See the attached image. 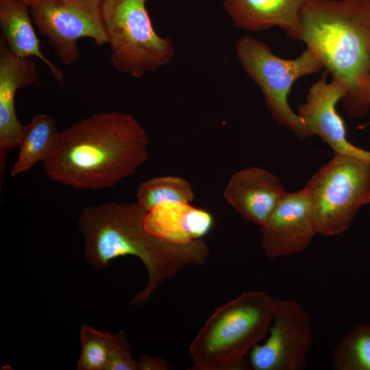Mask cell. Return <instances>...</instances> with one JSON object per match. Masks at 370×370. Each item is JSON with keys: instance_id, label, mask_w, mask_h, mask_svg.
<instances>
[{"instance_id": "obj_1", "label": "cell", "mask_w": 370, "mask_h": 370, "mask_svg": "<svg viewBox=\"0 0 370 370\" xmlns=\"http://www.w3.org/2000/svg\"><path fill=\"white\" fill-rule=\"evenodd\" d=\"M149 138L130 113H95L59 132L44 161L53 182L78 189L113 187L149 156Z\"/></svg>"}, {"instance_id": "obj_2", "label": "cell", "mask_w": 370, "mask_h": 370, "mask_svg": "<svg viewBox=\"0 0 370 370\" xmlns=\"http://www.w3.org/2000/svg\"><path fill=\"white\" fill-rule=\"evenodd\" d=\"M147 212L137 202L110 201L85 207L77 221L84 257L92 268L106 269L111 260L125 256H136L145 264L148 281L129 302L132 306L146 303L180 269L205 264L210 252L202 239L181 245L153 235L145 227Z\"/></svg>"}, {"instance_id": "obj_3", "label": "cell", "mask_w": 370, "mask_h": 370, "mask_svg": "<svg viewBox=\"0 0 370 370\" xmlns=\"http://www.w3.org/2000/svg\"><path fill=\"white\" fill-rule=\"evenodd\" d=\"M299 23V40L346 86L347 114L364 116L369 108L364 87L370 75V0H306Z\"/></svg>"}, {"instance_id": "obj_4", "label": "cell", "mask_w": 370, "mask_h": 370, "mask_svg": "<svg viewBox=\"0 0 370 370\" xmlns=\"http://www.w3.org/2000/svg\"><path fill=\"white\" fill-rule=\"evenodd\" d=\"M275 299L263 291H249L218 308L190 344L194 369H249L245 356L269 330Z\"/></svg>"}, {"instance_id": "obj_5", "label": "cell", "mask_w": 370, "mask_h": 370, "mask_svg": "<svg viewBox=\"0 0 370 370\" xmlns=\"http://www.w3.org/2000/svg\"><path fill=\"white\" fill-rule=\"evenodd\" d=\"M151 0H103L102 16L116 71L141 78L169 64L175 49L155 31L146 3Z\"/></svg>"}, {"instance_id": "obj_6", "label": "cell", "mask_w": 370, "mask_h": 370, "mask_svg": "<svg viewBox=\"0 0 370 370\" xmlns=\"http://www.w3.org/2000/svg\"><path fill=\"white\" fill-rule=\"evenodd\" d=\"M319 234L336 236L348 229L370 198V161L335 153L306 183Z\"/></svg>"}, {"instance_id": "obj_7", "label": "cell", "mask_w": 370, "mask_h": 370, "mask_svg": "<svg viewBox=\"0 0 370 370\" xmlns=\"http://www.w3.org/2000/svg\"><path fill=\"white\" fill-rule=\"evenodd\" d=\"M235 51L247 75L262 92L273 119L299 138L310 137L301 117L290 108L287 97L298 78L324 68L316 54L306 48L296 58L283 59L275 56L263 41L248 35L238 40Z\"/></svg>"}, {"instance_id": "obj_8", "label": "cell", "mask_w": 370, "mask_h": 370, "mask_svg": "<svg viewBox=\"0 0 370 370\" xmlns=\"http://www.w3.org/2000/svg\"><path fill=\"white\" fill-rule=\"evenodd\" d=\"M102 1L41 0L30 8L33 23L63 64L79 59L80 38H91L99 46L108 43Z\"/></svg>"}, {"instance_id": "obj_9", "label": "cell", "mask_w": 370, "mask_h": 370, "mask_svg": "<svg viewBox=\"0 0 370 370\" xmlns=\"http://www.w3.org/2000/svg\"><path fill=\"white\" fill-rule=\"evenodd\" d=\"M275 299L269 337L250 350L249 366L254 370H304L313 341L311 317L297 301Z\"/></svg>"}, {"instance_id": "obj_10", "label": "cell", "mask_w": 370, "mask_h": 370, "mask_svg": "<svg viewBox=\"0 0 370 370\" xmlns=\"http://www.w3.org/2000/svg\"><path fill=\"white\" fill-rule=\"evenodd\" d=\"M261 232L262 250L271 259L301 253L308 247L319 232L304 188L286 193Z\"/></svg>"}, {"instance_id": "obj_11", "label": "cell", "mask_w": 370, "mask_h": 370, "mask_svg": "<svg viewBox=\"0 0 370 370\" xmlns=\"http://www.w3.org/2000/svg\"><path fill=\"white\" fill-rule=\"evenodd\" d=\"M326 73L314 83L308 90L306 101L298 106L310 136H319L335 153L353 156L370 161V151L352 144L347 138L343 119L336 105L345 97L347 88L340 80L326 81Z\"/></svg>"}, {"instance_id": "obj_12", "label": "cell", "mask_w": 370, "mask_h": 370, "mask_svg": "<svg viewBox=\"0 0 370 370\" xmlns=\"http://www.w3.org/2000/svg\"><path fill=\"white\" fill-rule=\"evenodd\" d=\"M36 64L30 58L14 54L0 38V187L3 186L6 159L17 147L24 125L15 111V96L23 88L37 83Z\"/></svg>"}, {"instance_id": "obj_13", "label": "cell", "mask_w": 370, "mask_h": 370, "mask_svg": "<svg viewBox=\"0 0 370 370\" xmlns=\"http://www.w3.org/2000/svg\"><path fill=\"white\" fill-rule=\"evenodd\" d=\"M286 193L274 174L251 166L232 174L223 197L244 219L262 227Z\"/></svg>"}, {"instance_id": "obj_14", "label": "cell", "mask_w": 370, "mask_h": 370, "mask_svg": "<svg viewBox=\"0 0 370 370\" xmlns=\"http://www.w3.org/2000/svg\"><path fill=\"white\" fill-rule=\"evenodd\" d=\"M306 0H224L234 25L251 32L277 26L294 40H300L299 17Z\"/></svg>"}, {"instance_id": "obj_15", "label": "cell", "mask_w": 370, "mask_h": 370, "mask_svg": "<svg viewBox=\"0 0 370 370\" xmlns=\"http://www.w3.org/2000/svg\"><path fill=\"white\" fill-rule=\"evenodd\" d=\"M212 215L186 202H166L147 211L146 229L153 235L175 244L201 239L211 229Z\"/></svg>"}, {"instance_id": "obj_16", "label": "cell", "mask_w": 370, "mask_h": 370, "mask_svg": "<svg viewBox=\"0 0 370 370\" xmlns=\"http://www.w3.org/2000/svg\"><path fill=\"white\" fill-rule=\"evenodd\" d=\"M28 8L18 0H0L1 37L16 56L23 58L36 57L42 60L62 85L64 80V72L42 53Z\"/></svg>"}, {"instance_id": "obj_17", "label": "cell", "mask_w": 370, "mask_h": 370, "mask_svg": "<svg viewBox=\"0 0 370 370\" xmlns=\"http://www.w3.org/2000/svg\"><path fill=\"white\" fill-rule=\"evenodd\" d=\"M59 131L53 119L47 114L34 116L24 125L18 141V153L11 170L10 176L15 177L32 169L38 162L49 156Z\"/></svg>"}, {"instance_id": "obj_18", "label": "cell", "mask_w": 370, "mask_h": 370, "mask_svg": "<svg viewBox=\"0 0 370 370\" xmlns=\"http://www.w3.org/2000/svg\"><path fill=\"white\" fill-rule=\"evenodd\" d=\"M335 370H370V323L355 325L333 349Z\"/></svg>"}, {"instance_id": "obj_19", "label": "cell", "mask_w": 370, "mask_h": 370, "mask_svg": "<svg viewBox=\"0 0 370 370\" xmlns=\"http://www.w3.org/2000/svg\"><path fill=\"white\" fill-rule=\"evenodd\" d=\"M193 199L191 184L178 176L153 177L142 182L136 192V202L147 211L162 203H190Z\"/></svg>"}, {"instance_id": "obj_20", "label": "cell", "mask_w": 370, "mask_h": 370, "mask_svg": "<svg viewBox=\"0 0 370 370\" xmlns=\"http://www.w3.org/2000/svg\"><path fill=\"white\" fill-rule=\"evenodd\" d=\"M81 353L78 370H106L115 341L116 334L100 331L83 325L79 331Z\"/></svg>"}, {"instance_id": "obj_21", "label": "cell", "mask_w": 370, "mask_h": 370, "mask_svg": "<svg viewBox=\"0 0 370 370\" xmlns=\"http://www.w3.org/2000/svg\"><path fill=\"white\" fill-rule=\"evenodd\" d=\"M106 370H139L134 359L124 330L116 334V341Z\"/></svg>"}, {"instance_id": "obj_22", "label": "cell", "mask_w": 370, "mask_h": 370, "mask_svg": "<svg viewBox=\"0 0 370 370\" xmlns=\"http://www.w3.org/2000/svg\"><path fill=\"white\" fill-rule=\"evenodd\" d=\"M139 370H167V362L160 356H149L141 354L139 357Z\"/></svg>"}, {"instance_id": "obj_23", "label": "cell", "mask_w": 370, "mask_h": 370, "mask_svg": "<svg viewBox=\"0 0 370 370\" xmlns=\"http://www.w3.org/2000/svg\"><path fill=\"white\" fill-rule=\"evenodd\" d=\"M364 97L367 105L370 106V75L367 79L364 87Z\"/></svg>"}, {"instance_id": "obj_24", "label": "cell", "mask_w": 370, "mask_h": 370, "mask_svg": "<svg viewBox=\"0 0 370 370\" xmlns=\"http://www.w3.org/2000/svg\"><path fill=\"white\" fill-rule=\"evenodd\" d=\"M18 1L23 3L28 7L31 8L32 6L38 3L41 0H18Z\"/></svg>"}, {"instance_id": "obj_25", "label": "cell", "mask_w": 370, "mask_h": 370, "mask_svg": "<svg viewBox=\"0 0 370 370\" xmlns=\"http://www.w3.org/2000/svg\"><path fill=\"white\" fill-rule=\"evenodd\" d=\"M368 204H370V198H369V201H368Z\"/></svg>"}]
</instances>
